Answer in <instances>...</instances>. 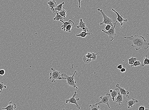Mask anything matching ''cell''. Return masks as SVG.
Here are the masks:
<instances>
[{
    "label": "cell",
    "mask_w": 149,
    "mask_h": 110,
    "mask_svg": "<svg viewBox=\"0 0 149 110\" xmlns=\"http://www.w3.org/2000/svg\"><path fill=\"white\" fill-rule=\"evenodd\" d=\"M125 39L130 40L131 41V46L135 48L136 50L141 49L146 50L149 47V43L142 36L135 35L129 37H125Z\"/></svg>",
    "instance_id": "obj_1"
},
{
    "label": "cell",
    "mask_w": 149,
    "mask_h": 110,
    "mask_svg": "<svg viewBox=\"0 0 149 110\" xmlns=\"http://www.w3.org/2000/svg\"><path fill=\"white\" fill-rule=\"evenodd\" d=\"M77 71L75 70L74 73V74L72 76H68V75H66L65 73H62V76L63 77L65 78L66 79L67 82H66V84L74 88H75L76 89H78V87L76 85V82L74 80V76L76 74H77Z\"/></svg>",
    "instance_id": "obj_2"
},
{
    "label": "cell",
    "mask_w": 149,
    "mask_h": 110,
    "mask_svg": "<svg viewBox=\"0 0 149 110\" xmlns=\"http://www.w3.org/2000/svg\"><path fill=\"white\" fill-rule=\"evenodd\" d=\"M52 72L50 73V79L51 80L52 82H55V80H61L65 79V78L62 77L61 72L56 70L53 68L51 69Z\"/></svg>",
    "instance_id": "obj_3"
},
{
    "label": "cell",
    "mask_w": 149,
    "mask_h": 110,
    "mask_svg": "<svg viewBox=\"0 0 149 110\" xmlns=\"http://www.w3.org/2000/svg\"><path fill=\"white\" fill-rule=\"evenodd\" d=\"M110 96V94L108 93L106 94L105 96H101L99 97L100 101L98 103H96L95 104L97 105H98L99 104H102V105H106L108 107L109 109H110V107L109 105Z\"/></svg>",
    "instance_id": "obj_4"
},
{
    "label": "cell",
    "mask_w": 149,
    "mask_h": 110,
    "mask_svg": "<svg viewBox=\"0 0 149 110\" xmlns=\"http://www.w3.org/2000/svg\"><path fill=\"white\" fill-rule=\"evenodd\" d=\"M97 10L101 12L103 17V22L100 23V25L105 24V25H109L111 26H112L113 25V21L112 19H111L106 15V14H105L103 12V10L102 9H100V8H98L97 9Z\"/></svg>",
    "instance_id": "obj_5"
},
{
    "label": "cell",
    "mask_w": 149,
    "mask_h": 110,
    "mask_svg": "<svg viewBox=\"0 0 149 110\" xmlns=\"http://www.w3.org/2000/svg\"><path fill=\"white\" fill-rule=\"evenodd\" d=\"M117 21H116L115 23H114L113 25L111 27L110 29L107 31H105L103 29H102V31L107 35H108L110 39V42L112 41L114 39V37L116 35L115 28L116 26V24Z\"/></svg>",
    "instance_id": "obj_6"
},
{
    "label": "cell",
    "mask_w": 149,
    "mask_h": 110,
    "mask_svg": "<svg viewBox=\"0 0 149 110\" xmlns=\"http://www.w3.org/2000/svg\"><path fill=\"white\" fill-rule=\"evenodd\" d=\"M78 94H77L76 91H75L72 97H71L69 99H67L65 100V103L67 104L68 103L69 104L70 103L74 104L76 105V107L78 110H80V107L79 106V104H78L77 102L80 100V99L79 98H78L77 99H76V96H78Z\"/></svg>",
    "instance_id": "obj_7"
},
{
    "label": "cell",
    "mask_w": 149,
    "mask_h": 110,
    "mask_svg": "<svg viewBox=\"0 0 149 110\" xmlns=\"http://www.w3.org/2000/svg\"><path fill=\"white\" fill-rule=\"evenodd\" d=\"M112 11H113L114 12L116 13V14H117V22H119L120 24V25L121 26H123V22H127L128 21V20L127 19H123V16L120 15L119 13H118L117 11H116V10L113 9H112Z\"/></svg>",
    "instance_id": "obj_8"
},
{
    "label": "cell",
    "mask_w": 149,
    "mask_h": 110,
    "mask_svg": "<svg viewBox=\"0 0 149 110\" xmlns=\"http://www.w3.org/2000/svg\"><path fill=\"white\" fill-rule=\"evenodd\" d=\"M116 87L118 88L119 89L120 94L122 95V96L128 97L129 94V92L128 91L126 90L124 88L120 87V85L119 84V82H118L116 85Z\"/></svg>",
    "instance_id": "obj_9"
},
{
    "label": "cell",
    "mask_w": 149,
    "mask_h": 110,
    "mask_svg": "<svg viewBox=\"0 0 149 110\" xmlns=\"http://www.w3.org/2000/svg\"><path fill=\"white\" fill-rule=\"evenodd\" d=\"M77 28H81L83 30V31L85 32H86L88 31V29L86 27L85 23H84L82 19H81L80 20V22L79 25L76 26Z\"/></svg>",
    "instance_id": "obj_10"
},
{
    "label": "cell",
    "mask_w": 149,
    "mask_h": 110,
    "mask_svg": "<svg viewBox=\"0 0 149 110\" xmlns=\"http://www.w3.org/2000/svg\"><path fill=\"white\" fill-rule=\"evenodd\" d=\"M16 104L15 103H12V101H11L6 107L0 109V110H14L16 108Z\"/></svg>",
    "instance_id": "obj_11"
},
{
    "label": "cell",
    "mask_w": 149,
    "mask_h": 110,
    "mask_svg": "<svg viewBox=\"0 0 149 110\" xmlns=\"http://www.w3.org/2000/svg\"><path fill=\"white\" fill-rule=\"evenodd\" d=\"M138 102V100L134 98H132L130 100H128L126 102L128 105V108L129 109L130 108L132 107L134 105Z\"/></svg>",
    "instance_id": "obj_12"
},
{
    "label": "cell",
    "mask_w": 149,
    "mask_h": 110,
    "mask_svg": "<svg viewBox=\"0 0 149 110\" xmlns=\"http://www.w3.org/2000/svg\"><path fill=\"white\" fill-rule=\"evenodd\" d=\"M115 99V100L116 101V102L118 103L119 104V105H121V103L123 102V96L121 94H120V91L119 90H118V94L117 97Z\"/></svg>",
    "instance_id": "obj_13"
},
{
    "label": "cell",
    "mask_w": 149,
    "mask_h": 110,
    "mask_svg": "<svg viewBox=\"0 0 149 110\" xmlns=\"http://www.w3.org/2000/svg\"><path fill=\"white\" fill-rule=\"evenodd\" d=\"M47 4L49 6V7H50L51 9L52 12H55L54 11V8L56 7L58 5H57L55 1L54 0L53 1L50 0L48 1L47 3Z\"/></svg>",
    "instance_id": "obj_14"
},
{
    "label": "cell",
    "mask_w": 149,
    "mask_h": 110,
    "mask_svg": "<svg viewBox=\"0 0 149 110\" xmlns=\"http://www.w3.org/2000/svg\"><path fill=\"white\" fill-rule=\"evenodd\" d=\"M118 88H115L114 90L110 89V96L112 97V99L113 101H115V98L117 97L118 94Z\"/></svg>",
    "instance_id": "obj_15"
},
{
    "label": "cell",
    "mask_w": 149,
    "mask_h": 110,
    "mask_svg": "<svg viewBox=\"0 0 149 110\" xmlns=\"http://www.w3.org/2000/svg\"><path fill=\"white\" fill-rule=\"evenodd\" d=\"M60 21L63 23V25L61 26V27H62V30L64 31H65V27L69 24H73L74 25V23L71 20H69L68 22H64L61 20H60Z\"/></svg>",
    "instance_id": "obj_16"
},
{
    "label": "cell",
    "mask_w": 149,
    "mask_h": 110,
    "mask_svg": "<svg viewBox=\"0 0 149 110\" xmlns=\"http://www.w3.org/2000/svg\"><path fill=\"white\" fill-rule=\"evenodd\" d=\"M65 19H66L61 16L60 14H59L58 12H56V14L55 17L53 19V20L54 21H57L61 20V21L64 22V20H65Z\"/></svg>",
    "instance_id": "obj_17"
},
{
    "label": "cell",
    "mask_w": 149,
    "mask_h": 110,
    "mask_svg": "<svg viewBox=\"0 0 149 110\" xmlns=\"http://www.w3.org/2000/svg\"><path fill=\"white\" fill-rule=\"evenodd\" d=\"M92 33H88L86 32H84L82 31L81 32V33L79 34H76L75 35L76 36L80 37L82 38H85L87 35H90L92 34Z\"/></svg>",
    "instance_id": "obj_18"
},
{
    "label": "cell",
    "mask_w": 149,
    "mask_h": 110,
    "mask_svg": "<svg viewBox=\"0 0 149 110\" xmlns=\"http://www.w3.org/2000/svg\"><path fill=\"white\" fill-rule=\"evenodd\" d=\"M65 2H63L59 4V5H58L56 7L54 8V11L55 12L56 11H62L63 10V9H62V8H63V5L65 4Z\"/></svg>",
    "instance_id": "obj_19"
},
{
    "label": "cell",
    "mask_w": 149,
    "mask_h": 110,
    "mask_svg": "<svg viewBox=\"0 0 149 110\" xmlns=\"http://www.w3.org/2000/svg\"><path fill=\"white\" fill-rule=\"evenodd\" d=\"M89 107L91 108V110H100V106H97L96 104H90Z\"/></svg>",
    "instance_id": "obj_20"
},
{
    "label": "cell",
    "mask_w": 149,
    "mask_h": 110,
    "mask_svg": "<svg viewBox=\"0 0 149 110\" xmlns=\"http://www.w3.org/2000/svg\"><path fill=\"white\" fill-rule=\"evenodd\" d=\"M149 65V59L148 58L147 55H146V57H144V60L143 64L141 65L142 67L144 66H145Z\"/></svg>",
    "instance_id": "obj_21"
},
{
    "label": "cell",
    "mask_w": 149,
    "mask_h": 110,
    "mask_svg": "<svg viewBox=\"0 0 149 110\" xmlns=\"http://www.w3.org/2000/svg\"><path fill=\"white\" fill-rule=\"evenodd\" d=\"M137 60V58L135 57H131L128 59V62L130 65H133Z\"/></svg>",
    "instance_id": "obj_22"
},
{
    "label": "cell",
    "mask_w": 149,
    "mask_h": 110,
    "mask_svg": "<svg viewBox=\"0 0 149 110\" xmlns=\"http://www.w3.org/2000/svg\"><path fill=\"white\" fill-rule=\"evenodd\" d=\"M74 24H70L68 26H66L65 27V31L66 32H71V30Z\"/></svg>",
    "instance_id": "obj_23"
},
{
    "label": "cell",
    "mask_w": 149,
    "mask_h": 110,
    "mask_svg": "<svg viewBox=\"0 0 149 110\" xmlns=\"http://www.w3.org/2000/svg\"><path fill=\"white\" fill-rule=\"evenodd\" d=\"M66 11L64 10V9H63V10L62 11H59V12H58L59 14H60V15L61 16L65 18V19H66Z\"/></svg>",
    "instance_id": "obj_24"
},
{
    "label": "cell",
    "mask_w": 149,
    "mask_h": 110,
    "mask_svg": "<svg viewBox=\"0 0 149 110\" xmlns=\"http://www.w3.org/2000/svg\"><path fill=\"white\" fill-rule=\"evenodd\" d=\"M98 54H95V53H92L91 55L90 59L92 61H95L97 59V55Z\"/></svg>",
    "instance_id": "obj_25"
},
{
    "label": "cell",
    "mask_w": 149,
    "mask_h": 110,
    "mask_svg": "<svg viewBox=\"0 0 149 110\" xmlns=\"http://www.w3.org/2000/svg\"><path fill=\"white\" fill-rule=\"evenodd\" d=\"M83 61L85 63H86V64H88L92 61L90 59L86 58L85 57V55L83 57Z\"/></svg>",
    "instance_id": "obj_26"
},
{
    "label": "cell",
    "mask_w": 149,
    "mask_h": 110,
    "mask_svg": "<svg viewBox=\"0 0 149 110\" xmlns=\"http://www.w3.org/2000/svg\"><path fill=\"white\" fill-rule=\"evenodd\" d=\"M141 65V62L139 61H136L134 62L133 65H131V67L132 68L133 66H140Z\"/></svg>",
    "instance_id": "obj_27"
},
{
    "label": "cell",
    "mask_w": 149,
    "mask_h": 110,
    "mask_svg": "<svg viewBox=\"0 0 149 110\" xmlns=\"http://www.w3.org/2000/svg\"><path fill=\"white\" fill-rule=\"evenodd\" d=\"M112 26L109 25H106V26H105V29L106 31H108L110 29L111 27Z\"/></svg>",
    "instance_id": "obj_28"
},
{
    "label": "cell",
    "mask_w": 149,
    "mask_h": 110,
    "mask_svg": "<svg viewBox=\"0 0 149 110\" xmlns=\"http://www.w3.org/2000/svg\"><path fill=\"white\" fill-rule=\"evenodd\" d=\"M5 85H4L3 82H0V90L2 91L3 89L4 88Z\"/></svg>",
    "instance_id": "obj_29"
},
{
    "label": "cell",
    "mask_w": 149,
    "mask_h": 110,
    "mask_svg": "<svg viewBox=\"0 0 149 110\" xmlns=\"http://www.w3.org/2000/svg\"><path fill=\"white\" fill-rule=\"evenodd\" d=\"M91 55V53H87L86 55H85V57L88 59H90Z\"/></svg>",
    "instance_id": "obj_30"
},
{
    "label": "cell",
    "mask_w": 149,
    "mask_h": 110,
    "mask_svg": "<svg viewBox=\"0 0 149 110\" xmlns=\"http://www.w3.org/2000/svg\"><path fill=\"white\" fill-rule=\"evenodd\" d=\"M5 74V70L2 69L0 70V75L1 76H4Z\"/></svg>",
    "instance_id": "obj_31"
},
{
    "label": "cell",
    "mask_w": 149,
    "mask_h": 110,
    "mask_svg": "<svg viewBox=\"0 0 149 110\" xmlns=\"http://www.w3.org/2000/svg\"><path fill=\"white\" fill-rule=\"evenodd\" d=\"M145 107L144 106H140L139 107L138 110H145Z\"/></svg>",
    "instance_id": "obj_32"
},
{
    "label": "cell",
    "mask_w": 149,
    "mask_h": 110,
    "mask_svg": "<svg viewBox=\"0 0 149 110\" xmlns=\"http://www.w3.org/2000/svg\"><path fill=\"white\" fill-rule=\"evenodd\" d=\"M122 68H123V66H122V64H121L118 65V66H117V68L119 69L120 70Z\"/></svg>",
    "instance_id": "obj_33"
},
{
    "label": "cell",
    "mask_w": 149,
    "mask_h": 110,
    "mask_svg": "<svg viewBox=\"0 0 149 110\" xmlns=\"http://www.w3.org/2000/svg\"><path fill=\"white\" fill-rule=\"evenodd\" d=\"M126 69L125 68H122L120 69V72H121V73H125L126 71Z\"/></svg>",
    "instance_id": "obj_34"
},
{
    "label": "cell",
    "mask_w": 149,
    "mask_h": 110,
    "mask_svg": "<svg viewBox=\"0 0 149 110\" xmlns=\"http://www.w3.org/2000/svg\"><path fill=\"white\" fill-rule=\"evenodd\" d=\"M83 0H78V2H79V8H81V1Z\"/></svg>",
    "instance_id": "obj_35"
},
{
    "label": "cell",
    "mask_w": 149,
    "mask_h": 110,
    "mask_svg": "<svg viewBox=\"0 0 149 110\" xmlns=\"http://www.w3.org/2000/svg\"><path fill=\"white\" fill-rule=\"evenodd\" d=\"M2 91L0 90V94L1 92Z\"/></svg>",
    "instance_id": "obj_36"
},
{
    "label": "cell",
    "mask_w": 149,
    "mask_h": 110,
    "mask_svg": "<svg viewBox=\"0 0 149 110\" xmlns=\"http://www.w3.org/2000/svg\"><path fill=\"white\" fill-rule=\"evenodd\" d=\"M63 110H65V109H64V108L63 109Z\"/></svg>",
    "instance_id": "obj_37"
},
{
    "label": "cell",
    "mask_w": 149,
    "mask_h": 110,
    "mask_svg": "<svg viewBox=\"0 0 149 110\" xmlns=\"http://www.w3.org/2000/svg\"><path fill=\"white\" fill-rule=\"evenodd\" d=\"M148 110H149V109Z\"/></svg>",
    "instance_id": "obj_38"
}]
</instances>
